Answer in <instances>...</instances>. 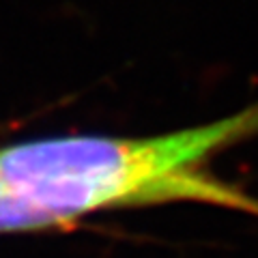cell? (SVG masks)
<instances>
[{
  "mask_svg": "<svg viewBox=\"0 0 258 258\" xmlns=\"http://www.w3.org/2000/svg\"><path fill=\"white\" fill-rule=\"evenodd\" d=\"M258 136V103L211 125L155 138L32 140L0 149V185L41 211L52 226L110 207L207 200L258 213V203L205 179L213 153Z\"/></svg>",
  "mask_w": 258,
  "mask_h": 258,
  "instance_id": "cell-1",
  "label": "cell"
},
{
  "mask_svg": "<svg viewBox=\"0 0 258 258\" xmlns=\"http://www.w3.org/2000/svg\"><path fill=\"white\" fill-rule=\"evenodd\" d=\"M0 189H3V185H0Z\"/></svg>",
  "mask_w": 258,
  "mask_h": 258,
  "instance_id": "cell-2",
  "label": "cell"
}]
</instances>
